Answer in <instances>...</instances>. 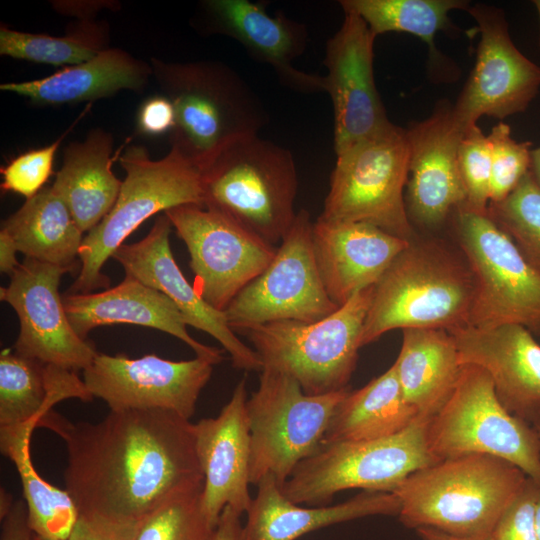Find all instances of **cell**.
Listing matches in <instances>:
<instances>
[{
	"mask_svg": "<svg viewBox=\"0 0 540 540\" xmlns=\"http://www.w3.org/2000/svg\"><path fill=\"white\" fill-rule=\"evenodd\" d=\"M65 443V489L79 514L143 520L179 490L204 481L194 423L164 410H110L98 422L49 411L39 422Z\"/></svg>",
	"mask_w": 540,
	"mask_h": 540,
	"instance_id": "cell-1",
	"label": "cell"
},
{
	"mask_svg": "<svg viewBox=\"0 0 540 540\" xmlns=\"http://www.w3.org/2000/svg\"><path fill=\"white\" fill-rule=\"evenodd\" d=\"M474 291L463 253L439 238L418 235L374 285L362 347L394 329L451 331L468 326Z\"/></svg>",
	"mask_w": 540,
	"mask_h": 540,
	"instance_id": "cell-2",
	"label": "cell"
},
{
	"mask_svg": "<svg viewBox=\"0 0 540 540\" xmlns=\"http://www.w3.org/2000/svg\"><path fill=\"white\" fill-rule=\"evenodd\" d=\"M527 476L501 458L467 454L438 461L409 475L392 493L400 522L459 537H488L521 491Z\"/></svg>",
	"mask_w": 540,
	"mask_h": 540,
	"instance_id": "cell-3",
	"label": "cell"
},
{
	"mask_svg": "<svg viewBox=\"0 0 540 540\" xmlns=\"http://www.w3.org/2000/svg\"><path fill=\"white\" fill-rule=\"evenodd\" d=\"M153 76L173 104L171 148L201 171L228 145L257 135L268 122L266 110L229 66L212 60L150 61Z\"/></svg>",
	"mask_w": 540,
	"mask_h": 540,
	"instance_id": "cell-4",
	"label": "cell"
},
{
	"mask_svg": "<svg viewBox=\"0 0 540 540\" xmlns=\"http://www.w3.org/2000/svg\"><path fill=\"white\" fill-rule=\"evenodd\" d=\"M203 206L278 246L297 212V170L290 150L259 135L224 148L202 171Z\"/></svg>",
	"mask_w": 540,
	"mask_h": 540,
	"instance_id": "cell-5",
	"label": "cell"
},
{
	"mask_svg": "<svg viewBox=\"0 0 540 540\" xmlns=\"http://www.w3.org/2000/svg\"><path fill=\"white\" fill-rule=\"evenodd\" d=\"M126 172L118 198L104 219L82 241L80 271L67 293L86 294L110 285L102 272L127 237L151 216L195 204L203 206L201 170L177 150L151 159L144 146L127 147L119 158Z\"/></svg>",
	"mask_w": 540,
	"mask_h": 540,
	"instance_id": "cell-6",
	"label": "cell"
},
{
	"mask_svg": "<svg viewBox=\"0 0 540 540\" xmlns=\"http://www.w3.org/2000/svg\"><path fill=\"white\" fill-rule=\"evenodd\" d=\"M374 286L356 293L316 322L284 320L242 330L260 357L262 369L293 377L308 395L348 388Z\"/></svg>",
	"mask_w": 540,
	"mask_h": 540,
	"instance_id": "cell-7",
	"label": "cell"
},
{
	"mask_svg": "<svg viewBox=\"0 0 540 540\" xmlns=\"http://www.w3.org/2000/svg\"><path fill=\"white\" fill-rule=\"evenodd\" d=\"M430 419L417 416L384 438L321 445L295 467L281 491L310 507L326 506L347 489L392 493L409 475L440 461L429 448Z\"/></svg>",
	"mask_w": 540,
	"mask_h": 540,
	"instance_id": "cell-8",
	"label": "cell"
},
{
	"mask_svg": "<svg viewBox=\"0 0 540 540\" xmlns=\"http://www.w3.org/2000/svg\"><path fill=\"white\" fill-rule=\"evenodd\" d=\"M408 167L405 129L392 123L337 155L319 218L367 223L411 241L418 233L405 204Z\"/></svg>",
	"mask_w": 540,
	"mask_h": 540,
	"instance_id": "cell-9",
	"label": "cell"
},
{
	"mask_svg": "<svg viewBox=\"0 0 540 540\" xmlns=\"http://www.w3.org/2000/svg\"><path fill=\"white\" fill-rule=\"evenodd\" d=\"M428 443L438 460L491 455L540 483L537 431L503 406L490 376L477 365H463L451 396L429 421Z\"/></svg>",
	"mask_w": 540,
	"mask_h": 540,
	"instance_id": "cell-10",
	"label": "cell"
},
{
	"mask_svg": "<svg viewBox=\"0 0 540 540\" xmlns=\"http://www.w3.org/2000/svg\"><path fill=\"white\" fill-rule=\"evenodd\" d=\"M449 223L475 282L468 326L515 324L540 336V274L487 212L465 204Z\"/></svg>",
	"mask_w": 540,
	"mask_h": 540,
	"instance_id": "cell-11",
	"label": "cell"
},
{
	"mask_svg": "<svg viewBox=\"0 0 540 540\" xmlns=\"http://www.w3.org/2000/svg\"><path fill=\"white\" fill-rule=\"evenodd\" d=\"M349 388L306 394L290 375L260 371L259 385L247 400L250 426V483L273 475L280 489L295 467L321 446L330 419Z\"/></svg>",
	"mask_w": 540,
	"mask_h": 540,
	"instance_id": "cell-12",
	"label": "cell"
},
{
	"mask_svg": "<svg viewBox=\"0 0 540 540\" xmlns=\"http://www.w3.org/2000/svg\"><path fill=\"white\" fill-rule=\"evenodd\" d=\"M313 221L301 209L270 264L224 310L233 331L269 322H316L339 307L323 285L313 250Z\"/></svg>",
	"mask_w": 540,
	"mask_h": 540,
	"instance_id": "cell-13",
	"label": "cell"
},
{
	"mask_svg": "<svg viewBox=\"0 0 540 540\" xmlns=\"http://www.w3.org/2000/svg\"><path fill=\"white\" fill-rule=\"evenodd\" d=\"M165 214L188 249L194 287L219 311L275 257L277 246L215 210L189 204Z\"/></svg>",
	"mask_w": 540,
	"mask_h": 540,
	"instance_id": "cell-14",
	"label": "cell"
},
{
	"mask_svg": "<svg viewBox=\"0 0 540 540\" xmlns=\"http://www.w3.org/2000/svg\"><path fill=\"white\" fill-rule=\"evenodd\" d=\"M467 12L480 40L474 67L452 106L463 131L482 116L504 119L526 111L540 90V66L515 46L504 11L477 3Z\"/></svg>",
	"mask_w": 540,
	"mask_h": 540,
	"instance_id": "cell-15",
	"label": "cell"
},
{
	"mask_svg": "<svg viewBox=\"0 0 540 540\" xmlns=\"http://www.w3.org/2000/svg\"><path fill=\"white\" fill-rule=\"evenodd\" d=\"M214 365L197 356L172 361L155 354L129 358L98 353L83 371V381L110 410H164L190 420Z\"/></svg>",
	"mask_w": 540,
	"mask_h": 540,
	"instance_id": "cell-16",
	"label": "cell"
},
{
	"mask_svg": "<svg viewBox=\"0 0 540 540\" xmlns=\"http://www.w3.org/2000/svg\"><path fill=\"white\" fill-rule=\"evenodd\" d=\"M66 268L25 258L1 287L0 299L16 312L20 330L14 345L19 355L77 372L88 368L97 354L67 317L58 291Z\"/></svg>",
	"mask_w": 540,
	"mask_h": 540,
	"instance_id": "cell-17",
	"label": "cell"
},
{
	"mask_svg": "<svg viewBox=\"0 0 540 540\" xmlns=\"http://www.w3.org/2000/svg\"><path fill=\"white\" fill-rule=\"evenodd\" d=\"M452 104L440 100L431 115L405 129L409 149L405 204L414 227L437 230L467 204V190L459 167L463 131Z\"/></svg>",
	"mask_w": 540,
	"mask_h": 540,
	"instance_id": "cell-18",
	"label": "cell"
},
{
	"mask_svg": "<svg viewBox=\"0 0 540 540\" xmlns=\"http://www.w3.org/2000/svg\"><path fill=\"white\" fill-rule=\"evenodd\" d=\"M375 39L359 15L345 11L340 28L326 43L325 92L333 107L336 156L392 124L376 88Z\"/></svg>",
	"mask_w": 540,
	"mask_h": 540,
	"instance_id": "cell-19",
	"label": "cell"
},
{
	"mask_svg": "<svg viewBox=\"0 0 540 540\" xmlns=\"http://www.w3.org/2000/svg\"><path fill=\"white\" fill-rule=\"evenodd\" d=\"M171 227L167 215H159L142 240L123 244L112 258L122 265L125 276L165 294L189 326L215 338L230 355L235 368L260 372L263 366L256 351L237 337L224 311L208 304L178 267L170 247Z\"/></svg>",
	"mask_w": 540,
	"mask_h": 540,
	"instance_id": "cell-20",
	"label": "cell"
},
{
	"mask_svg": "<svg viewBox=\"0 0 540 540\" xmlns=\"http://www.w3.org/2000/svg\"><path fill=\"white\" fill-rule=\"evenodd\" d=\"M247 400L243 378L216 417L194 423L195 449L204 479L202 507L215 527L226 506L242 515L252 503Z\"/></svg>",
	"mask_w": 540,
	"mask_h": 540,
	"instance_id": "cell-21",
	"label": "cell"
},
{
	"mask_svg": "<svg viewBox=\"0 0 540 540\" xmlns=\"http://www.w3.org/2000/svg\"><path fill=\"white\" fill-rule=\"evenodd\" d=\"M460 362L484 369L503 406L528 424H540V344L515 324L448 331Z\"/></svg>",
	"mask_w": 540,
	"mask_h": 540,
	"instance_id": "cell-22",
	"label": "cell"
},
{
	"mask_svg": "<svg viewBox=\"0 0 540 540\" xmlns=\"http://www.w3.org/2000/svg\"><path fill=\"white\" fill-rule=\"evenodd\" d=\"M316 264L330 299L341 307L374 286L409 241L361 222L313 223Z\"/></svg>",
	"mask_w": 540,
	"mask_h": 540,
	"instance_id": "cell-23",
	"label": "cell"
},
{
	"mask_svg": "<svg viewBox=\"0 0 540 540\" xmlns=\"http://www.w3.org/2000/svg\"><path fill=\"white\" fill-rule=\"evenodd\" d=\"M211 30L238 41L256 60L270 65L280 81L299 92H325L324 76L297 69L293 62L307 45L306 28L265 6L248 0L204 3Z\"/></svg>",
	"mask_w": 540,
	"mask_h": 540,
	"instance_id": "cell-24",
	"label": "cell"
},
{
	"mask_svg": "<svg viewBox=\"0 0 540 540\" xmlns=\"http://www.w3.org/2000/svg\"><path fill=\"white\" fill-rule=\"evenodd\" d=\"M67 317L75 332L86 339L99 326L131 324L168 333L188 345L197 357L215 365L223 359V350L200 343L187 331L185 317L162 292L125 276L113 288L99 293L62 296Z\"/></svg>",
	"mask_w": 540,
	"mask_h": 540,
	"instance_id": "cell-25",
	"label": "cell"
},
{
	"mask_svg": "<svg viewBox=\"0 0 540 540\" xmlns=\"http://www.w3.org/2000/svg\"><path fill=\"white\" fill-rule=\"evenodd\" d=\"M257 486L246 512V540H296L333 524L400 511V501L391 492L363 491L336 505L302 507L284 496L273 475L264 476Z\"/></svg>",
	"mask_w": 540,
	"mask_h": 540,
	"instance_id": "cell-26",
	"label": "cell"
},
{
	"mask_svg": "<svg viewBox=\"0 0 540 540\" xmlns=\"http://www.w3.org/2000/svg\"><path fill=\"white\" fill-rule=\"evenodd\" d=\"M151 76V64L109 47L89 61L66 66L41 79L3 83L0 89L38 105L73 104L109 97L125 89L140 92Z\"/></svg>",
	"mask_w": 540,
	"mask_h": 540,
	"instance_id": "cell-27",
	"label": "cell"
},
{
	"mask_svg": "<svg viewBox=\"0 0 540 540\" xmlns=\"http://www.w3.org/2000/svg\"><path fill=\"white\" fill-rule=\"evenodd\" d=\"M113 137L97 128L70 143L52 184L80 230L95 228L114 206L122 181L112 171Z\"/></svg>",
	"mask_w": 540,
	"mask_h": 540,
	"instance_id": "cell-28",
	"label": "cell"
},
{
	"mask_svg": "<svg viewBox=\"0 0 540 540\" xmlns=\"http://www.w3.org/2000/svg\"><path fill=\"white\" fill-rule=\"evenodd\" d=\"M393 363L405 401L419 416L432 418L447 402L463 365L452 335L443 329L402 330Z\"/></svg>",
	"mask_w": 540,
	"mask_h": 540,
	"instance_id": "cell-29",
	"label": "cell"
},
{
	"mask_svg": "<svg viewBox=\"0 0 540 540\" xmlns=\"http://www.w3.org/2000/svg\"><path fill=\"white\" fill-rule=\"evenodd\" d=\"M93 400L76 372L46 365L10 349L0 354V428L40 420L65 399Z\"/></svg>",
	"mask_w": 540,
	"mask_h": 540,
	"instance_id": "cell-30",
	"label": "cell"
},
{
	"mask_svg": "<svg viewBox=\"0 0 540 540\" xmlns=\"http://www.w3.org/2000/svg\"><path fill=\"white\" fill-rule=\"evenodd\" d=\"M17 250L43 263L75 271L84 239L71 212L52 186L44 187L2 222Z\"/></svg>",
	"mask_w": 540,
	"mask_h": 540,
	"instance_id": "cell-31",
	"label": "cell"
},
{
	"mask_svg": "<svg viewBox=\"0 0 540 540\" xmlns=\"http://www.w3.org/2000/svg\"><path fill=\"white\" fill-rule=\"evenodd\" d=\"M419 416L404 399L394 364L337 405L321 445L394 435Z\"/></svg>",
	"mask_w": 540,
	"mask_h": 540,
	"instance_id": "cell-32",
	"label": "cell"
},
{
	"mask_svg": "<svg viewBox=\"0 0 540 540\" xmlns=\"http://www.w3.org/2000/svg\"><path fill=\"white\" fill-rule=\"evenodd\" d=\"M36 427L37 421L1 427L0 450L18 472L33 534L52 540H68L79 511L66 489L48 483L36 470L30 451Z\"/></svg>",
	"mask_w": 540,
	"mask_h": 540,
	"instance_id": "cell-33",
	"label": "cell"
},
{
	"mask_svg": "<svg viewBox=\"0 0 540 540\" xmlns=\"http://www.w3.org/2000/svg\"><path fill=\"white\" fill-rule=\"evenodd\" d=\"M343 12L359 15L377 37L387 32H405L419 37L429 48L432 60L439 61L434 38L439 31H452L449 13L468 11L466 0H342Z\"/></svg>",
	"mask_w": 540,
	"mask_h": 540,
	"instance_id": "cell-34",
	"label": "cell"
},
{
	"mask_svg": "<svg viewBox=\"0 0 540 540\" xmlns=\"http://www.w3.org/2000/svg\"><path fill=\"white\" fill-rule=\"evenodd\" d=\"M108 26L89 16L80 17L66 34L51 36L0 29V54L15 59L54 66L77 65L109 48Z\"/></svg>",
	"mask_w": 540,
	"mask_h": 540,
	"instance_id": "cell-35",
	"label": "cell"
},
{
	"mask_svg": "<svg viewBox=\"0 0 540 540\" xmlns=\"http://www.w3.org/2000/svg\"><path fill=\"white\" fill-rule=\"evenodd\" d=\"M203 482L177 491L141 523L136 540H215L202 507Z\"/></svg>",
	"mask_w": 540,
	"mask_h": 540,
	"instance_id": "cell-36",
	"label": "cell"
},
{
	"mask_svg": "<svg viewBox=\"0 0 540 540\" xmlns=\"http://www.w3.org/2000/svg\"><path fill=\"white\" fill-rule=\"evenodd\" d=\"M487 214L540 274V185L530 171L504 200L490 203Z\"/></svg>",
	"mask_w": 540,
	"mask_h": 540,
	"instance_id": "cell-37",
	"label": "cell"
},
{
	"mask_svg": "<svg viewBox=\"0 0 540 540\" xmlns=\"http://www.w3.org/2000/svg\"><path fill=\"white\" fill-rule=\"evenodd\" d=\"M488 138L492 151L490 204L504 200L530 171L532 143L514 139L503 122L492 127Z\"/></svg>",
	"mask_w": 540,
	"mask_h": 540,
	"instance_id": "cell-38",
	"label": "cell"
},
{
	"mask_svg": "<svg viewBox=\"0 0 540 540\" xmlns=\"http://www.w3.org/2000/svg\"><path fill=\"white\" fill-rule=\"evenodd\" d=\"M459 167L467 190V206L486 213L490 202L492 151L488 135L478 125L467 129L460 141Z\"/></svg>",
	"mask_w": 540,
	"mask_h": 540,
	"instance_id": "cell-39",
	"label": "cell"
},
{
	"mask_svg": "<svg viewBox=\"0 0 540 540\" xmlns=\"http://www.w3.org/2000/svg\"><path fill=\"white\" fill-rule=\"evenodd\" d=\"M75 125L72 124L71 128ZM68 130V131H69ZM68 131L48 146L29 150L1 167V189L29 199L44 188L53 173L55 154Z\"/></svg>",
	"mask_w": 540,
	"mask_h": 540,
	"instance_id": "cell-40",
	"label": "cell"
},
{
	"mask_svg": "<svg viewBox=\"0 0 540 540\" xmlns=\"http://www.w3.org/2000/svg\"><path fill=\"white\" fill-rule=\"evenodd\" d=\"M538 482L527 477L521 491L497 521L492 540H539L535 524Z\"/></svg>",
	"mask_w": 540,
	"mask_h": 540,
	"instance_id": "cell-41",
	"label": "cell"
},
{
	"mask_svg": "<svg viewBox=\"0 0 540 540\" xmlns=\"http://www.w3.org/2000/svg\"><path fill=\"white\" fill-rule=\"evenodd\" d=\"M143 520L79 514L68 540H136Z\"/></svg>",
	"mask_w": 540,
	"mask_h": 540,
	"instance_id": "cell-42",
	"label": "cell"
},
{
	"mask_svg": "<svg viewBox=\"0 0 540 540\" xmlns=\"http://www.w3.org/2000/svg\"><path fill=\"white\" fill-rule=\"evenodd\" d=\"M174 125L175 110L166 96H153L141 104L137 114V128L140 133L158 136L170 133Z\"/></svg>",
	"mask_w": 540,
	"mask_h": 540,
	"instance_id": "cell-43",
	"label": "cell"
},
{
	"mask_svg": "<svg viewBox=\"0 0 540 540\" xmlns=\"http://www.w3.org/2000/svg\"><path fill=\"white\" fill-rule=\"evenodd\" d=\"M24 499L14 502L8 514L1 519L0 540H32Z\"/></svg>",
	"mask_w": 540,
	"mask_h": 540,
	"instance_id": "cell-44",
	"label": "cell"
},
{
	"mask_svg": "<svg viewBox=\"0 0 540 540\" xmlns=\"http://www.w3.org/2000/svg\"><path fill=\"white\" fill-rule=\"evenodd\" d=\"M241 514L226 506L218 520L215 540H246Z\"/></svg>",
	"mask_w": 540,
	"mask_h": 540,
	"instance_id": "cell-45",
	"label": "cell"
},
{
	"mask_svg": "<svg viewBox=\"0 0 540 540\" xmlns=\"http://www.w3.org/2000/svg\"><path fill=\"white\" fill-rule=\"evenodd\" d=\"M18 252L11 238L2 230H0V269L1 272L11 276L20 263L17 261L16 253Z\"/></svg>",
	"mask_w": 540,
	"mask_h": 540,
	"instance_id": "cell-46",
	"label": "cell"
},
{
	"mask_svg": "<svg viewBox=\"0 0 540 540\" xmlns=\"http://www.w3.org/2000/svg\"><path fill=\"white\" fill-rule=\"evenodd\" d=\"M415 530L422 540H492L491 536L478 538L454 536L431 527H419Z\"/></svg>",
	"mask_w": 540,
	"mask_h": 540,
	"instance_id": "cell-47",
	"label": "cell"
},
{
	"mask_svg": "<svg viewBox=\"0 0 540 540\" xmlns=\"http://www.w3.org/2000/svg\"><path fill=\"white\" fill-rule=\"evenodd\" d=\"M530 173L540 185V146L531 151Z\"/></svg>",
	"mask_w": 540,
	"mask_h": 540,
	"instance_id": "cell-48",
	"label": "cell"
},
{
	"mask_svg": "<svg viewBox=\"0 0 540 540\" xmlns=\"http://www.w3.org/2000/svg\"><path fill=\"white\" fill-rule=\"evenodd\" d=\"M15 501H13L11 495L3 488H1L0 494V519H3L10 509L12 508Z\"/></svg>",
	"mask_w": 540,
	"mask_h": 540,
	"instance_id": "cell-49",
	"label": "cell"
},
{
	"mask_svg": "<svg viewBox=\"0 0 540 540\" xmlns=\"http://www.w3.org/2000/svg\"><path fill=\"white\" fill-rule=\"evenodd\" d=\"M535 524H536L538 538L540 540V483H538L536 503H535Z\"/></svg>",
	"mask_w": 540,
	"mask_h": 540,
	"instance_id": "cell-50",
	"label": "cell"
},
{
	"mask_svg": "<svg viewBox=\"0 0 540 540\" xmlns=\"http://www.w3.org/2000/svg\"><path fill=\"white\" fill-rule=\"evenodd\" d=\"M537 10V13H538V17H539V39H538V45H539V48H540V0H534L532 2Z\"/></svg>",
	"mask_w": 540,
	"mask_h": 540,
	"instance_id": "cell-51",
	"label": "cell"
},
{
	"mask_svg": "<svg viewBox=\"0 0 540 540\" xmlns=\"http://www.w3.org/2000/svg\"><path fill=\"white\" fill-rule=\"evenodd\" d=\"M32 540H52V539L43 538V537H40V536H37V535L33 534V539Z\"/></svg>",
	"mask_w": 540,
	"mask_h": 540,
	"instance_id": "cell-52",
	"label": "cell"
},
{
	"mask_svg": "<svg viewBox=\"0 0 540 540\" xmlns=\"http://www.w3.org/2000/svg\"><path fill=\"white\" fill-rule=\"evenodd\" d=\"M533 427H534V428H535V430L537 431V433H538V436H539V439H540V424H538V425H535V426H533Z\"/></svg>",
	"mask_w": 540,
	"mask_h": 540,
	"instance_id": "cell-53",
	"label": "cell"
}]
</instances>
